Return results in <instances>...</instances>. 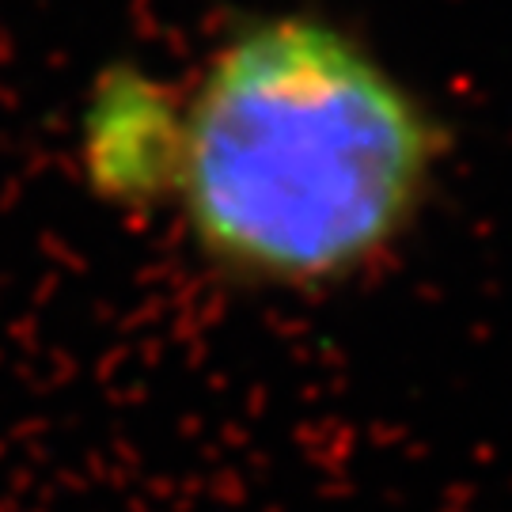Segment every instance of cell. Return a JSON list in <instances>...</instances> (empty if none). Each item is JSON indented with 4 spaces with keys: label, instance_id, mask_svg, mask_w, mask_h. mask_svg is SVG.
Segmentation results:
<instances>
[{
    "label": "cell",
    "instance_id": "obj_1",
    "mask_svg": "<svg viewBox=\"0 0 512 512\" xmlns=\"http://www.w3.org/2000/svg\"><path fill=\"white\" fill-rule=\"evenodd\" d=\"M444 160L437 110L353 31L262 12L224 31L179 95L167 202L228 281L323 293L403 247Z\"/></svg>",
    "mask_w": 512,
    "mask_h": 512
},
{
    "label": "cell",
    "instance_id": "obj_2",
    "mask_svg": "<svg viewBox=\"0 0 512 512\" xmlns=\"http://www.w3.org/2000/svg\"><path fill=\"white\" fill-rule=\"evenodd\" d=\"M179 95L156 80L114 69L92 92L84 110L80 160L99 198L118 205H152L167 198L171 148H175Z\"/></svg>",
    "mask_w": 512,
    "mask_h": 512
}]
</instances>
